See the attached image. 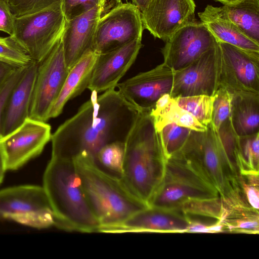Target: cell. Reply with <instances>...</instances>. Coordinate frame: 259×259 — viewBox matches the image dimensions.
Returning <instances> with one entry per match:
<instances>
[{
    "instance_id": "obj_1",
    "label": "cell",
    "mask_w": 259,
    "mask_h": 259,
    "mask_svg": "<svg viewBox=\"0 0 259 259\" xmlns=\"http://www.w3.org/2000/svg\"><path fill=\"white\" fill-rule=\"evenodd\" d=\"M115 88L90 99L72 117L52 134V158L74 160L84 157L95 161L105 145L125 142L138 110Z\"/></svg>"
},
{
    "instance_id": "obj_2",
    "label": "cell",
    "mask_w": 259,
    "mask_h": 259,
    "mask_svg": "<svg viewBox=\"0 0 259 259\" xmlns=\"http://www.w3.org/2000/svg\"><path fill=\"white\" fill-rule=\"evenodd\" d=\"M150 110L138 111L125 141L121 177L127 189L148 205L163 179L167 159Z\"/></svg>"
},
{
    "instance_id": "obj_3",
    "label": "cell",
    "mask_w": 259,
    "mask_h": 259,
    "mask_svg": "<svg viewBox=\"0 0 259 259\" xmlns=\"http://www.w3.org/2000/svg\"><path fill=\"white\" fill-rule=\"evenodd\" d=\"M42 187L54 212V226L69 231L98 232L100 223L84 194L73 160L51 157Z\"/></svg>"
},
{
    "instance_id": "obj_4",
    "label": "cell",
    "mask_w": 259,
    "mask_h": 259,
    "mask_svg": "<svg viewBox=\"0 0 259 259\" xmlns=\"http://www.w3.org/2000/svg\"><path fill=\"white\" fill-rule=\"evenodd\" d=\"M81 186L102 230L118 225L149 206L125 186L121 179L84 157L73 160Z\"/></svg>"
},
{
    "instance_id": "obj_5",
    "label": "cell",
    "mask_w": 259,
    "mask_h": 259,
    "mask_svg": "<svg viewBox=\"0 0 259 259\" xmlns=\"http://www.w3.org/2000/svg\"><path fill=\"white\" fill-rule=\"evenodd\" d=\"M219 196L217 188L198 166L178 152L167 159L163 179L148 205L178 210L182 203L189 200Z\"/></svg>"
},
{
    "instance_id": "obj_6",
    "label": "cell",
    "mask_w": 259,
    "mask_h": 259,
    "mask_svg": "<svg viewBox=\"0 0 259 259\" xmlns=\"http://www.w3.org/2000/svg\"><path fill=\"white\" fill-rule=\"evenodd\" d=\"M178 152L198 166L217 188L221 198L228 197L240 188V174L229 160L218 132L211 124L203 132L192 130Z\"/></svg>"
},
{
    "instance_id": "obj_7",
    "label": "cell",
    "mask_w": 259,
    "mask_h": 259,
    "mask_svg": "<svg viewBox=\"0 0 259 259\" xmlns=\"http://www.w3.org/2000/svg\"><path fill=\"white\" fill-rule=\"evenodd\" d=\"M66 22L61 6H54L16 17L13 35L38 64L62 36Z\"/></svg>"
},
{
    "instance_id": "obj_8",
    "label": "cell",
    "mask_w": 259,
    "mask_h": 259,
    "mask_svg": "<svg viewBox=\"0 0 259 259\" xmlns=\"http://www.w3.org/2000/svg\"><path fill=\"white\" fill-rule=\"evenodd\" d=\"M41 229L54 226L55 217L43 187L20 185L0 190V220Z\"/></svg>"
},
{
    "instance_id": "obj_9",
    "label": "cell",
    "mask_w": 259,
    "mask_h": 259,
    "mask_svg": "<svg viewBox=\"0 0 259 259\" xmlns=\"http://www.w3.org/2000/svg\"><path fill=\"white\" fill-rule=\"evenodd\" d=\"M65 60L62 36L39 63L34 84L29 117L46 122L69 72Z\"/></svg>"
},
{
    "instance_id": "obj_10",
    "label": "cell",
    "mask_w": 259,
    "mask_h": 259,
    "mask_svg": "<svg viewBox=\"0 0 259 259\" xmlns=\"http://www.w3.org/2000/svg\"><path fill=\"white\" fill-rule=\"evenodd\" d=\"M139 9L133 3H118L99 20L95 31L94 51L98 54L142 39L144 30Z\"/></svg>"
},
{
    "instance_id": "obj_11",
    "label": "cell",
    "mask_w": 259,
    "mask_h": 259,
    "mask_svg": "<svg viewBox=\"0 0 259 259\" xmlns=\"http://www.w3.org/2000/svg\"><path fill=\"white\" fill-rule=\"evenodd\" d=\"M221 64V51L217 41L190 64L175 71L171 97L214 95L220 88Z\"/></svg>"
},
{
    "instance_id": "obj_12",
    "label": "cell",
    "mask_w": 259,
    "mask_h": 259,
    "mask_svg": "<svg viewBox=\"0 0 259 259\" xmlns=\"http://www.w3.org/2000/svg\"><path fill=\"white\" fill-rule=\"evenodd\" d=\"M218 42L222 56L220 87L233 97L259 96V53Z\"/></svg>"
},
{
    "instance_id": "obj_13",
    "label": "cell",
    "mask_w": 259,
    "mask_h": 259,
    "mask_svg": "<svg viewBox=\"0 0 259 259\" xmlns=\"http://www.w3.org/2000/svg\"><path fill=\"white\" fill-rule=\"evenodd\" d=\"M51 135L49 124L28 117L18 128L1 138L6 170H16L39 155Z\"/></svg>"
},
{
    "instance_id": "obj_14",
    "label": "cell",
    "mask_w": 259,
    "mask_h": 259,
    "mask_svg": "<svg viewBox=\"0 0 259 259\" xmlns=\"http://www.w3.org/2000/svg\"><path fill=\"white\" fill-rule=\"evenodd\" d=\"M205 26L196 19L175 32L161 49L163 62L174 71L199 58L217 43Z\"/></svg>"
},
{
    "instance_id": "obj_15",
    "label": "cell",
    "mask_w": 259,
    "mask_h": 259,
    "mask_svg": "<svg viewBox=\"0 0 259 259\" xmlns=\"http://www.w3.org/2000/svg\"><path fill=\"white\" fill-rule=\"evenodd\" d=\"M194 0H150L141 12L144 29L166 41L178 29L196 20Z\"/></svg>"
},
{
    "instance_id": "obj_16",
    "label": "cell",
    "mask_w": 259,
    "mask_h": 259,
    "mask_svg": "<svg viewBox=\"0 0 259 259\" xmlns=\"http://www.w3.org/2000/svg\"><path fill=\"white\" fill-rule=\"evenodd\" d=\"M174 73L173 69L162 63L118 83L116 87L138 111L151 110L160 97L170 93Z\"/></svg>"
},
{
    "instance_id": "obj_17",
    "label": "cell",
    "mask_w": 259,
    "mask_h": 259,
    "mask_svg": "<svg viewBox=\"0 0 259 259\" xmlns=\"http://www.w3.org/2000/svg\"><path fill=\"white\" fill-rule=\"evenodd\" d=\"M142 46V39H137L98 54L88 89L98 93L115 88L135 61Z\"/></svg>"
},
{
    "instance_id": "obj_18",
    "label": "cell",
    "mask_w": 259,
    "mask_h": 259,
    "mask_svg": "<svg viewBox=\"0 0 259 259\" xmlns=\"http://www.w3.org/2000/svg\"><path fill=\"white\" fill-rule=\"evenodd\" d=\"M189 224V217L179 210L148 206L100 232L184 233L187 232Z\"/></svg>"
},
{
    "instance_id": "obj_19",
    "label": "cell",
    "mask_w": 259,
    "mask_h": 259,
    "mask_svg": "<svg viewBox=\"0 0 259 259\" xmlns=\"http://www.w3.org/2000/svg\"><path fill=\"white\" fill-rule=\"evenodd\" d=\"M103 12L98 5L66 21L62 41L65 60L69 70L83 56L94 51L96 26Z\"/></svg>"
},
{
    "instance_id": "obj_20",
    "label": "cell",
    "mask_w": 259,
    "mask_h": 259,
    "mask_svg": "<svg viewBox=\"0 0 259 259\" xmlns=\"http://www.w3.org/2000/svg\"><path fill=\"white\" fill-rule=\"evenodd\" d=\"M37 63L32 62L16 84L7 101L1 119V138L18 128L29 117Z\"/></svg>"
},
{
    "instance_id": "obj_21",
    "label": "cell",
    "mask_w": 259,
    "mask_h": 259,
    "mask_svg": "<svg viewBox=\"0 0 259 259\" xmlns=\"http://www.w3.org/2000/svg\"><path fill=\"white\" fill-rule=\"evenodd\" d=\"M198 16L218 41L248 52L259 53V44L244 35L228 18L221 7L208 5Z\"/></svg>"
},
{
    "instance_id": "obj_22",
    "label": "cell",
    "mask_w": 259,
    "mask_h": 259,
    "mask_svg": "<svg viewBox=\"0 0 259 259\" xmlns=\"http://www.w3.org/2000/svg\"><path fill=\"white\" fill-rule=\"evenodd\" d=\"M98 55L94 51L88 53L70 69L62 90L50 110L49 119L59 116L69 100L88 88Z\"/></svg>"
},
{
    "instance_id": "obj_23",
    "label": "cell",
    "mask_w": 259,
    "mask_h": 259,
    "mask_svg": "<svg viewBox=\"0 0 259 259\" xmlns=\"http://www.w3.org/2000/svg\"><path fill=\"white\" fill-rule=\"evenodd\" d=\"M230 118L238 137L259 132V96L233 97Z\"/></svg>"
},
{
    "instance_id": "obj_24",
    "label": "cell",
    "mask_w": 259,
    "mask_h": 259,
    "mask_svg": "<svg viewBox=\"0 0 259 259\" xmlns=\"http://www.w3.org/2000/svg\"><path fill=\"white\" fill-rule=\"evenodd\" d=\"M221 8L244 35L259 44V0H242Z\"/></svg>"
},
{
    "instance_id": "obj_25",
    "label": "cell",
    "mask_w": 259,
    "mask_h": 259,
    "mask_svg": "<svg viewBox=\"0 0 259 259\" xmlns=\"http://www.w3.org/2000/svg\"><path fill=\"white\" fill-rule=\"evenodd\" d=\"M150 113L157 132L169 123L198 132H203L206 128L190 113L181 108L172 98L164 108L157 111L151 110Z\"/></svg>"
},
{
    "instance_id": "obj_26",
    "label": "cell",
    "mask_w": 259,
    "mask_h": 259,
    "mask_svg": "<svg viewBox=\"0 0 259 259\" xmlns=\"http://www.w3.org/2000/svg\"><path fill=\"white\" fill-rule=\"evenodd\" d=\"M125 152V142L115 141L103 146L97 152L95 162L106 171L121 178Z\"/></svg>"
},
{
    "instance_id": "obj_27",
    "label": "cell",
    "mask_w": 259,
    "mask_h": 259,
    "mask_svg": "<svg viewBox=\"0 0 259 259\" xmlns=\"http://www.w3.org/2000/svg\"><path fill=\"white\" fill-rule=\"evenodd\" d=\"M214 98V95H197L174 99L181 108L207 127L211 122Z\"/></svg>"
},
{
    "instance_id": "obj_28",
    "label": "cell",
    "mask_w": 259,
    "mask_h": 259,
    "mask_svg": "<svg viewBox=\"0 0 259 259\" xmlns=\"http://www.w3.org/2000/svg\"><path fill=\"white\" fill-rule=\"evenodd\" d=\"M177 210L188 215L207 217L220 222L225 211L220 196L210 199L189 200L182 203Z\"/></svg>"
},
{
    "instance_id": "obj_29",
    "label": "cell",
    "mask_w": 259,
    "mask_h": 259,
    "mask_svg": "<svg viewBox=\"0 0 259 259\" xmlns=\"http://www.w3.org/2000/svg\"><path fill=\"white\" fill-rule=\"evenodd\" d=\"M192 130L169 123L159 132L164 154L167 158L178 152L187 141Z\"/></svg>"
},
{
    "instance_id": "obj_30",
    "label": "cell",
    "mask_w": 259,
    "mask_h": 259,
    "mask_svg": "<svg viewBox=\"0 0 259 259\" xmlns=\"http://www.w3.org/2000/svg\"><path fill=\"white\" fill-rule=\"evenodd\" d=\"M0 61L16 67H25L33 62L14 35L0 37Z\"/></svg>"
},
{
    "instance_id": "obj_31",
    "label": "cell",
    "mask_w": 259,
    "mask_h": 259,
    "mask_svg": "<svg viewBox=\"0 0 259 259\" xmlns=\"http://www.w3.org/2000/svg\"><path fill=\"white\" fill-rule=\"evenodd\" d=\"M239 144L243 160V169L241 171H258L259 132L239 137Z\"/></svg>"
},
{
    "instance_id": "obj_32",
    "label": "cell",
    "mask_w": 259,
    "mask_h": 259,
    "mask_svg": "<svg viewBox=\"0 0 259 259\" xmlns=\"http://www.w3.org/2000/svg\"><path fill=\"white\" fill-rule=\"evenodd\" d=\"M214 96L210 124L215 130L218 131L222 123L230 116L233 96L222 87L217 90Z\"/></svg>"
},
{
    "instance_id": "obj_33",
    "label": "cell",
    "mask_w": 259,
    "mask_h": 259,
    "mask_svg": "<svg viewBox=\"0 0 259 259\" xmlns=\"http://www.w3.org/2000/svg\"><path fill=\"white\" fill-rule=\"evenodd\" d=\"M63 0H9L10 9L16 17L33 14L57 6H61Z\"/></svg>"
},
{
    "instance_id": "obj_34",
    "label": "cell",
    "mask_w": 259,
    "mask_h": 259,
    "mask_svg": "<svg viewBox=\"0 0 259 259\" xmlns=\"http://www.w3.org/2000/svg\"><path fill=\"white\" fill-rule=\"evenodd\" d=\"M98 5L101 7V0H63L61 7L66 21H69Z\"/></svg>"
},
{
    "instance_id": "obj_35",
    "label": "cell",
    "mask_w": 259,
    "mask_h": 259,
    "mask_svg": "<svg viewBox=\"0 0 259 259\" xmlns=\"http://www.w3.org/2000/svg\"><path fill=\"white\" fill-rule=\"evenodd\" d=\"M27 66L17 68L0 88V138L1 119L3 111L11 93L23 75Z\"/></svg>"
},
{
    "instance_id": "obj_36",
    "label": "cell",
    "mask_w": 259,
    "mask_h": 259,
    "mask_svg": "<svg viewBox=\"0 0 259 259\" xmlns=\"http://www.w3.org/2000/svg\"><path fill=\"white\" fill-rule=\"evenodd\" d=\"M16 17L12 13L8 3L0 0V31L9 35L14 33Z\"/></svg>"
},
{
    "instance_id": "obj_37",
    "label": "cell",
    "mask_w": 259,
    "mask_h": 259,
    "mask_svg": "<svg viewBox=\"0 0 259 259\" xmlns=\"http://www.w3.org/2000/svg\"><path fill=\"white\" fill-rule=\"evenodd\" d=\"M189 218L190 224L187 232L212 233V226L213 224L208 225L197 220H194L191 219L190 217Z\"/></svg>"
},
{
    "instance_id": "obj_38",
    "label": "cell",
    "mask_w": 259,
    "mask_h": 259,
    "mask_svg": "<svg viewBox=\"0 0 259 259\" xmlns=\"http://www.w3.org/2000/svg\"><path fill=\"white\" fill-rule=\"evenodd\" d=\"M17 68L18 67L0 61V88Z\"/></svg>"
},
{
    "instance_id": "obj_39",
    "label": "cell",
    "mask_w": 259,
    "mask_h": 259,
    "mask_svg": "<svg viewBox=\"0 0 259 259\" xmlns=\"http://www.w3.org/2000/svg\"><path fill=\"white\" fill-rule=\"evenodd\" d=\"M150 0H132L133 4L138 7L140 11H143Z\"/></svg>"
},
{
    "instance_id": "obj_40",
    "label": "cell",
    "mask_w": 259,
    "mask_h": 259,
    "mask_svg": "<svg viewBox=\"0 0 259 259\" xmlns=\"http://www.w3.org/2000/svg\"><path fill=\"white\" fill-rule=\"evenodd\" d=\"M6 171L4 155L0 146V172L5 174Z\"/></svg>"
},
{
    "instance_id": "obj_41",
    "label": "cell",
    "mask_w": 259,
    "mask_h": 259,
    "mask_svg": "<svg viewBox=\"0 0 259 259\" xmlns=\"http://www.w3.org/2000/svg\"><path fill=\"white\" fill-rule=\"evenodd\" d=\"M217 2H221L224 5H231L238 3L242 0H214Z\"/></svg>"
},
{
    "instance_id": "obj_42",
    "label": "cell",
    "mask_w": 259,
    "mask_h": 259,
    "mask_svg": "<svg viewBox=\"0 0 259 259\" xmlns=\"http://www.w3.org/2000/svg\"><path fill=\"white\" fill-rule=\"evenodd\" d=\"M107 0H101V7L103 9V11L104 10V8L105 6V4Z\"/></svg>"
},
{
    "instance_id": "obj_43",
    "label": "cell",
    "mask_w": 259,
    "mask_h": 259,
    "mask_svg": "<svg viewBox=\"0 0 259 259\" xmlns=\"http://www.w3.org/2000/svg\"><path fill=\"white\" fill-rule=\"evenodd\" d=\"M4 177V174L0 172V184L3 182Z\"/></svg>"
},
{
    "instance_id": "obj_44",
    "label": "cell",
    "mask_w": 259,
    "mask_h": 259,
    "mask_svg": "<svg viewBox=\"0 0 259 259\" xmlns=\"http://www.w3.org/2000/svg\"><path fill=\"white\" fill-rule=\"evenodd\" d=\"M111 1H115L118 4V3L121 2L122 0H111Z\"/></svg>"
},
{
    "instance_id": "obj_45",
    "label": "cell",
    "mask_w": 259,
    "mask_h": 259,
    "mask_svg": "<svg viewBox=\"0 0 259 259\" xmlns=\"http://www.w3.org/2000/svg\"><path fill=\"white\" fill-rule=\"evenodd\" d=\"M4 1H6V2H8V1H9V0H4Z\"/></svg>"
}]
</instances>
